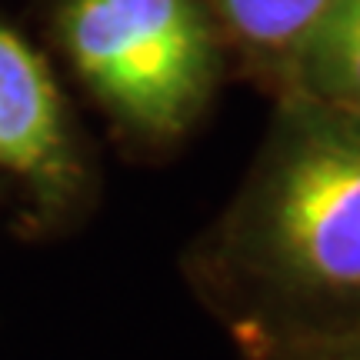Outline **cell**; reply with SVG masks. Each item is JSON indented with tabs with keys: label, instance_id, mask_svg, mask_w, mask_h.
I'll use <instances>...</instances> for the list:
<instances>
[{
	"label": "cell",
	"instance_id": "cell-1",
	"mask_svg": "<svg viewBox=\"0 0 360 360\" xmlns=\"http://www.w3.org/2000/svg\"><path fill=\"white\" fill-rule=\"evenodd\" d=\"M217 260L247 297L237 334L360 323V114L283 94L220 224Z\"/></svg>",
	"mask_w": 360,
	"mask_h": 360
},
{
	"label": "cell",
	"instance_id": "cell-2",
	"mask_svg": "<svg viewBox=\"0 0 360 360\" xmlns=\"http://www.w3.org/2000/svg\"><path fill=\"white\" fill-rule=\"evenodd\" d=\"M53 30L94 103L141 141L187 134L217 90L224 34L207 0H57Z\"/></svg>",
	"mask_w": 360,
	"mask_h": 360
},
{
	"label": "cell",
	"instance_id": "cell-3",
	"mask_svg": "<svg viewBox=\"0 0 360 360\" xmlns=\"http://www.w3.org/2000/svg\"><path fill=\"white\" fill-rule=\"evenodd\" d=\"M0 177L47 214L77 204L87 184L84 150L47 60L0 20Z\"/></svg>",
	"mask_w": 360,
	"mask_h": 360
},
{
	"label": "cell",
	"instance_id": "cell-4",
	"mask_svg": "<svg viewBox=\"0 0 360 360\" xmlns=\"http://www.w3.org/2000/svg\"><path fill=\"white\" fill-rule=\"evenodd\" d=\"M283 94L360 114V0H330L283 70Z\"/></svg>",
	"mask_w": 360,
	"mask_h": 360
},
{
	"label": "cell",
	"instance_id": "cell-5",
	"mask_svg": "<svg viewBox=\"0 0 360 360\" xmlns=\"http://www.w3.org/2000/svg\"><path fill=\"white\" fill-rule=\"evenodd\" d=\"M330 0H207L220 34L281 80Z\"/></svg>",
	"mask_w": 360,
	"mask_h": 360
},
{
	"label": "cell",
	"instance_id": "cell-6",
	"mask_svg": "<svg viewBox=\"0 0 360 360\" xmlns=\"http://www.w3.org/2000/svg\"><path fill=\"white\" fill-rule=\"evenodd\" d=\"M250 360H360V323L314 334H237Z\"/></svg>",
	"mask_w": 360,
	"mask_h": 360
}]
</instances>
